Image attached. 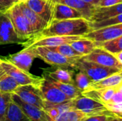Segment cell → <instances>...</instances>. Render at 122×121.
I'll use <instances>...</instances> for the list:
<instances>
[{
	"label": "cell",
	"instance_id": "obj_8",
	"mask_svg": "<svg viewBox=\"0 0 122 121\" xmlns=\"http://www.w3.org/2000/svg\"><path fill=\"white\" fill-rule=\"evenodd\" d=\"M82 58L86 61H92L104 66L117 68L122 70V64L118 61L115 56L99 46H96V48L89 54L83 56Z\"/></svg>",
	"mask_w": 122,
	"mask_h": 121
},
{
	"label": "cell",
	"instance_id": "obj_20",
	"mask_svg": "<svg viewBox=\"0 0 122 121\" xmlns=\"http://www.w3.org/2000/svg\"><path fill=\"white\" fill-rule=\"evenodd\" d=\"M119 86L117 87L107 88L102 89L85 91L82 92V95L91 98L97 101H99L103 105H105L111 101L114 93L119 89Z\"/></svg>",
	"mask_w": 122,
	"mask_h": 121
},
{
	"label": "cell",
	"instance_id": "obj_9",
	"mask_svg": "<svg viewBox=\"0 0 122 121\" xmlns=\"http://www.w3.org/2000/svg\"><path fill=\"white\" fill-rule=\"evenodd\" d=\"M36 58L38 57L34 48L27 47L16 53L9 55L5 57L4 60L11 63L13 65L24 71L29 72L33 61Z\"/></svg>",
	"mask_w": 122,
	"mask_h": 121
},
{
	"label": "cell",
	"instance_id": "obj_30",
	"mask_svg": "<svg viewBox=\"0 0 122 121\" xmlns=\"http://www.w3.org/2000/svg\"><path fill=\"white\" fill-rule=\"evenodd\" d=\"M122 23V14H119L113 18H110L104 21H95V22H91L89 21V25L92 29V31L97 30L101 28H104L106 26L117 24H121Z\"/></svg>",
	"mask_w": 122,
	"mask_h": 121
},
{
	"label": "cell",
	"instance_id": "obj_5",
	"mask_svg": "<svg viewBox=\"0 0 122 121\" xmlns=\"http://www.w3.org/2000/svg\"><path fill=\"white\" fill-rule=\"evenodd\" d=\"M71 108L84 113L89 116L112 113L102 103L83 95L71 100Z\"/></svg>",
	"mask_w": 122,
	"mask_h": 121
},
{
	"label": "cell",
	"instance_id": "obj_21",
	"mask_svg": "<svg viewBox=\"0 0 122 121\" xmlns=\"http://www.w3.org/2000/svg\"><path fill=\"white\" fill-rule=\"evenodd\" d=\"M122 83V71L116 73L107 78H105L102 80L92 82L89 86L86 91L89 90H97L107 88L117 87L120 86Z\"/></svg>",
	"mask_w": 122,
	"mask_h": 121
},
{
	"label": "cell",
	"instance_id": "obj_2",
	"mask_svg": "<svg viewBox=\"0 0 122 121\" xmlns=\"http://www.w3.org/2000/svg\"><path fill=\"white\" fill-rule=\"evenodd\" d=\"M18 37L24 42L33 39L34 35L31 26L21 11L19 3L11 6L6 12Z\"/></svg>",
	"mask_w": 122,
	"mask_h": 121
},
{
	"label": "cell",
	"instance_id": "obj_39",
	"mask_svg": "<svg viewBox=\"0 0 122 121\" xmlns=\"http://www.w3.org/2000/svg\"><path fill=\"white\" fill-rule=\"evenodd\" d=\"M114 116H117V117H119V118H122V113H113Z\"/></svg>",
	"mask_w": 122,
	"mask_h": 121
},
{
	"label": "cell",
	"instance_id": "obj_13",
	"mask_svg": "<svg viewBox=\"0 0 122 121\" xmlns=\"http://www.w3.org/2000/svg\"><path fill=\"white\" fill-rule=\"evenodd\" d=\"M18 3L21 11L23 12L29 24V26H31L34 35L33 39L36 38L39 34L49 26V24L41 19L39 15H37L34 11H32L24 1H19Z\"/></svg>",
	"mask_w": 122,
	"mask_h": 121
},
{
	"label": "cell",
	"instance_id": "obj_29",
	"mask_svg": "<svg viewBox=\"0 0 122 121\" xmlns=\"http://www.w3.org/2000/svg\"><path fill=\"white\" fill-rule=\"evenodd\" d=\"M77 73L74 74V84L81 92L86 91L92 82L89 77L81 70H76Z\"/></svg>",
	"mask_w": 122,
	"mask_h": 121
},
{
	"label": "cell",
	"instance_id": "obj_34",
	"mask_svg": "<svg viewBox=\"0 0 122 121\" xmlns=\"http://www.w3.org/2000/svg\"><path fill=\"white\" fill-rule=\"evenodd\" d=\"M108 103H111V104H120V103H122V90L120 89L119 87V89L117 90V91L113 96L111 101Z\"/></svg>",
	"mask_w": 122,
	"mask_h": 121
},
{
	"label": "cell",
	"instance_id": "obj_14",
	"mask_svg": "<svg viewBox=\"0 0 122 121\" xmlns=\"http://www.w3.org/2000/svg\"><path fill=\"white\" fill-rule=\"evenodd\" d=\"M12 100L21 108L31 121H54L44 110L24 102L14 93H12Z\"/></svg>",
	"mask_w": 122,
	"mask_h": 121
},
{
	"label": "cell",
	"instance_id": "obj_27",
	"mask_svg": "<svg viewBox=\"0 0 122 121\" xmlns=\"http://www.w3.org/2000/svg\"><path fill=\"white\" fill-rule=\"evenodd\" d=\"M88 116H89L79 111L70 109L60 114L54 121H83Z\"/></svg>",
	"mask_w": 122,
	"mask_h": 121
},
{
	"label": "cell",
	"instance_id": "obj_35",
	"mask_svg": "<svg viewBox=\"0 0 122 121\" xmlns=\"http://www.w3.org/2000/svg\"><path fill=\"white\" fill-rule=\"evenodd\" d=\"M122 3V0H100L97 6H110Z\"/></svg>",
	"mask_w": 122,
	"mask_h": 121
},
{
	"label": "cell",
	"instance_id": "obj_17",
	"mask_svg": "<svg viewBox=\"0 0 122 121\" xmlns=\"http://www.w3.org/2000/svg\"><path fill=\"white\" fill-rule=\"evenodd\" d=\"M122 14V3L110 6H96L91 22L101 21Z\"/></svg>",
	"mask_w": 122,
	"mask_h": 121
},
{
	"label": "cell",
	"instance_id": "obj_25",
	"mask_svg": "<svg viewBox=\"0 0 122 121\" xmlns=\"http://www.w3.org/2000/svg\"><path fill=\"white\" fill-rule=\"evenodd\" d=\"M19 86L18 83L4 70L0 64V91L13 93Z\"/></svg>",
	"mask_w": 122,
	"mask_h": 121
},
{
	"label": "cell",
	"instance_id": "obj_11",
	"mask_svg": "<svg viewBox=\"0 0 122 121\" xmlns=\"http://www.w3.org/2000/svg\"><path fill=\"white\" fill-rule=\"evenodd\" d=\"M23 41L18 37L13 24L6 12L0 14V45L9 44H21Z\"/></svg>",
	"mask_w": 122,
	"mask_h": 121
},
{
	"label": "cell",
	"instance_id": "obj_16",
	"mask_svg": "<svg viewBox=\"0 0 122 121\" xmlns=\"http://www.w3.org/2000/svg\"><path fill=\"white\" fill-rule=\"evenodd\" d=\"M51 3H59L67 5L77 11H79L84 19L91 21V19L94 12L96 6L87 4L82 0H50Z\"/></svg>",
	"mask_w": 122,
	"mask_h": 121
},
{
	"label": "cell",
	"instance_id": "obj_24",
	"mask_svg": "<svg viewBox=\"0 0 122 121\" xmlns=\"http://www.w3.org/2000/svg\"><path fill=\"white\" fill-rule=\"evenodd\" d=\"M70 45L81 56L89 54L97 46L95 41L87 39L85 36L78 41L71 43Z\"/></svg>",
	"mask_w": 122,
	"mask_h": 121
},
{
	"label": "cell",
	"instance_id": "obj_36",
	"mask_svg": "<svg viewBox=\"0 0 122 121\" xmlns=\"http://www.w3.org/2000/svg\"><path fill=\"white\" fill-rule=\"evenodd\" d=\"M82 1H84V2H86L87 4H90L92 5H94V6H97L100 0H82Z\"/></svg>",
	"mask_w": 122,
	"mask_h": 121
},
{
	"label": "cell",
	"instance_id": "obj_43",
	"mask_svg": "<svg viewBox=\"0 0 122 121\" xmlns=\"http://www.w3.org/2000/svg\"><path fill=\"white\" fill-rule=\"evenodd\" d=\"M18 1H19V0H18Z\"/></svg>",
	"mask_w": 122,
	"mask_h": 121
},
{
	"label": "cell",
	"instance_id": "obj_41",
	"mask_svg": "<svg viewBox=\"0 0 122 121\" xmlns=\"http://www.w3.org/2000/svg\"><path fill=\"white\" fill-rule=\"evenodd\" d=\"M1 59H0V63H1Z\"/></svg>",
	"mask_w": 122,
	"mask_h": 121
},
{
	"label": "cell",
	"instance_id": "obj_4",
	"mask_svg": "<svg viewBox=\"0 0 122 121\" xmlns=\"http://www.w3.org/2000/svg\"><path fill=\"white\" fill-rule=\"evenodd\" d=\"M83 71L91 79L92 82L98 81L107 78L122 70L117 68L104 66L96 63L86 61L82 57L79 59L76 65V70Z\"/></svg>",
	"mask_w": 122,
	"mask_h": 121
},
{
	"label": "cell",
	"instance_id": "obj_22",
	"mask_svg": "<svg viewBox=\"0 0 122 121\" xmlns=\"http://www.w3.org/2000/svg\"><path fill=\"white\" fill-rule=\"evenodd\" d=\"M3 121H31V120L21 108L12 100Z\"/></svg>",
	"mask_w": 122,
	"mask_h": 121
},
{
	"label": "cell",
	"instance_id": "obj_23",
	"mask_svg": "<svg viewBox=\"0 0 122 121\" xmlns=\"http://www.w3.org/2000/svg\"><path fill=\"white\" fill-rule=\"evenodd\" d=\"M43 77L48 81H49L51 83H53L55 86H56L58 88H59L64 93H65L68 97H69L71 99H74L81 95H82V92L76 88V86L74 84L70 83H61L58 81H56L54 79L51 78L50 77L43 75Z\"/></svg>",
	"mask_w": 122,
	"mask_h": 121
},
{
	"label": "cell",
	"instance_id": "obj_6",
	"mask_svg": "<svg viewBox=\"0 0 122 121\" xmlns=\"http://www.w3.org/2000/svg\"><path fill=\"white\" fill-rule=\"evenodd\" d=\"M13 93L17 95L24 102L40 109H45V101L39 86L32 84L19 86Z\"/></svg>",
	"mask_w": 122,
	"mask_h": 121
},
{
	"label": "cell",
	"instance_id": "obj_3",
	"mask_svg": "<svg viewBox=\"0 0 122 121\" xmlns=\"http://www.w3.org/2000/svg\"><path fill=\"white\" fill-rule=\"evenodd\" d=\"M37 57L42 59L46 63L59 67L71 68L76 70V65L79 59L66 57L56 51L50 50L47 47L39 46L33 48Z\"/></svg>",
	"mask_w": 122,
	"mask_h": 121
},
{
	"label": "cell",
	"instance_id": "obj_19",
	"mask_svg": "<svg viewBox=\"0 0 122 121\" xmlns=\"http://www.w3.org/2000/svg\"><path fill=\"white\" fill-rule=\"evenodd\" d=\"M74 69H68L64 67H59L56 68L54 71H51L49 69L44 70L43 75L47 76L52 79L58 81L61 83L74 84Z\"/></svg>",
	"mask_w": 122,
	"mask_h": 121
},
{
	"label": "cell",
	"instance_id": "obj_7",
	"mask_svg": "<svg viewBox=\"0 0 122 121\" xmlns=\"http://www.w3.org/2000/svg\"><path fill=\"white\" fill-rule=\"evenodd\" d=\"M1 67L4 68V70L9 75L11 76L17 83L19 86L23 85H36L39 86L41 82L43 80V76H35L32 74H31L29 72L24 71L16 66L13 65L11 63L5 61L4 59H1V61L0 63Z\"/></svg>",
	"mask_w": 122,
	"mask_h": 121
},
{
	"label": "cell",
	"instance_id": "obj_1",
	"mask_svg": "<svg viewBox=\"0 0 122 121\" xmlns=\"http://www.w3.org/2000/svg\"><path fill=\"white\" fill-rule=\"evenodd\" d=\"M92 29L89 21L84 18L53 20L36 38L54 36H85Z\"/></svg>",
	"mask_w": 122,
	"mask_h": 121
},
{
	"label": "cell",
	"instance_id": "obj_12",
	"mask_svg": "<svg viewBox=\"0 0 122 121\" xmlns=\"http://www.w3.org/2000/svg\"><path fill=\"white\" fill-rule=\"evenodd\" d=\"M122 36V23L90 31L84 36L95 42H103Z\"/></svg>",
	"mask_w": 122,
	"mask_h": 121
},
{
	"label": "cell",
	"instance_id": "obj_37",
	"mask_svg": "<svg viewBox=\"0 0 122 121\" xmlns=\"http://www.w3.org/2000/svg\"><path fill=\"white\" fill-rule=\"evenodd\" d=\"M114 55L118 59V61L122 64V52H119V53H115Z\"/></svg>",
	"mask_w": 122,
	"mask_h": 121
},
{
	"label": "cell",
	"instance_id": "obj_26",
	"mask_svg": "<svg viewBox=\"0 0 122 121\" xmlns=\"http://www.w3.org/2000/svg\"><path fill=\"white\" fill-rule=\"evenodd\" d=\"M97 46L103 48L112 54L122 51V36L103 42H95Z\"/></svg>",
	"mask_w": 122,
	"mask_h": 121
},
{
	"label": "cell",
	"instance_id": "obj_28",
	"mask_svg": "<svg viewBox=\"0 0 122 121\" xmlns=\"http://www.w3.org/2000/svg\"><path fill=\"white\" fill-rule=\"evenodd\" d=\"M50 50L56 51L66 57L69 58H77L80 59L81 56L79 53H78L72 47L70 44H63L57 46H51V47H47Z\"/></svg>",
	"mask_w": 122,
	"mask_h": 121
},
{
	"label": "cell",
	"instance_id": "obj_10",
	"mask_svg": "<svg viewBox=\"0 0 122 121\" xmlns=\"http://www.w3.org/2000/svg\"><path fill=\"white\" fill-rule=\"evenodd\" d=\"M39 87L41 91L44 101L49 103L58 104L71 100L59 88L44 78L39 84Z\"/></svg>",
	"mask_w": 122,
	"mask_h": 121
},
{
	"label": "cell",
	"instance_id": "obj_33",
	"mask_svg": "<svg viewBox=\"0 0 122 121\" xmlns=\"http://www.w3.org/2000/svg\"><path fill=\"white\" fill-rule=\"evenodd\" d=\"M18 0H0V11L6 12L11 6L18 3Z\"/></svg>",
	"mask_w": 122,
	"mask_h": 121
},
{
	"label": "cell",
	"instance_id": "obj_32",
	"mask_svg": "<svg viewBox=\"0 0 122 121\" xmlns=\"http://www.w3.org/2000/svg\"><path fill=\"white\" fill-rule=\"evenodd\" d=\"M114 116L112 113L109 114H101L86 117L83 121H110L114 118Z\"/></svg>",
	"mask_w": 122,
	"mask_h": 121
},
{
	"label": "cell",
	"instance_id": "obj_31",
	"mask_svg": "<svg viewBox=\"0 0 122 121\" xmlns=\"http://www.w3.org/2000/svg\"><path fill=\"white\" fill-rule=\"evenodd\" d=\"M12 101V93L0 91V121H3Z\"/></svg>",
	"mask_w": 122,
	"mask_h": 121
},
{
	"label": "cell",
	"instance_id": "obj_40",
	"mask_svg": "<svg viewBox=\"0 0 122 121\" xmlns=\"http://www.w3.org/2000/svg\"><path fill=\"white\" fill-rule=\"evenodd\" d=\"M26 0H19V1H26Z\"/></svg>",
	"mask_w": 122,
	"mask_h": 121
},
{
	"label": "cell",
	"instance_id": "obj_38",
	"mask_svg": "<svg viewBox=\"0 0 122 121\" xmlns=\"http://www.w3.org/2000/svg\"><path fill=\"white\" fill-rule=\"evenodd\" d=\"M110 121H122V118H119V117H117L116 116H114V118Z\"/></svg>",
	"mask_w": 122,
	"mask_h": 121
},
{
	"label": "cell",
	"instance_id": "obj_18",
	"mask_svg": "<svg viewBox=\"0 0 122 121\" xmlns=\"http://www.w3.org/2000/svg\"><path fill=\"white\" fill-rule=\"evenodd\" d=\"M78 18H84L79 11L63 4H53V20H65Z\"/></svg>",
	"mask_w": 122,
	"mask_h": 121
},
{
	"label": "cell",
	"instance_id": "obj_15",
	"mask_svg": "<svg viewBox=\"0 0 122 121\" xmlns=\"http://www.w3.org/2000/svg\"><path fill=\"white\" fill-rule=\"evenodd\" d=\"M26 4L49 25L53 20V3L50 0H26Z\"/></svg>",
	"mask_w": 122,
	"mask_h": 121
},
{
	"label": "cell",
	"instance_id": "obj_42",
	"mask_svg": "<svg viewBox=\"0 0 122 121\" xmlns=\"http://www.w3.org/2000/svg\"><path fill=\"white\" fill-rule=\"evenodd\" d=\"M1 13H2V12H1V11H0V14H1Z\"/></svg>",
	"mask_w": 122,
	"mask_h": 121
}]
</instances>
